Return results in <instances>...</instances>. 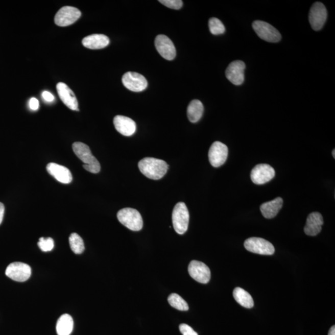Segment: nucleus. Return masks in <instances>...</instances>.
<instances>
[{
    "mask_svg": "<svg viewBox=\"0 0 335 335\" xmlns=\"http://www.w3.org/2000/svg\"><path fill=\"white\" fill-rule=\"evenodd\" d=\"M159 2L173 10H180L183 4L181 0H160Z\"/></svg>",
    "mask_w": 335,
    "mask_h": 335,
    "instance_id": "29",
    "label": "nucleus"
},
{
    "mask_svg": "<svg viewBox=\"0 0 335 335\" xmlns=\"http://www.w3.org/2000/svg\"><path fill=\"white\" fill-rule=\"evenodd\" d=\"M323 219L321 213L313 212L308 215L304 227V232L308 236H316L321 232Z\"/></svg>",
    "mask_w": 335,
    "mask_h": 335,
    "instance_id": "19",
    "label": "nucleus"
},
{
    "mask_svg": "<svg viewBox=\"0 0 335 335\" xmlns=\"http://www.w3.org/2000/svg\"><path fill=\"white\" fill-rule=\"evenodd\" d=\"M122 82L127 89L133 92L142 91L148 86L146 78L136 72H127L123 75Z\"/></svg>",
    "mask_w": 335,
    "mask_h": 335,
    "instance_id": "9",
    "label": "nucleus"
},
{
    "mask_svg": "<svg viewBox=\"0 0 335 335\" xmlns=\"http://www.w3.org/2000/svg\"><path fill=\"white\" fill-rule=\"evenodd\" d=\"M204 106L203 103L198 100H193L189 103L187 109V115L190 122L196 123L198 122L203 116Z\"/></svg>",
    "mask_w": 335,
    "mask_h": 335,
    "instance_id": "22",
    "label": "nucleus"
},
{
    "mask_svg": "<svg viewBox=\"0 0 335 335\" xmlns=\"http://www.w3.org/2000/svg\"><path fill=\"white\" fill-rule=\"evenodd\" d=\"M275 176V170L268 164H259L253 167L251 172V179L253 183L264 184L270 181Z\"/></svg>",
    "mask_w": 335,
    "mask_h": 335,
    "instance_id": "12",
    "label": "nucleus"
},
{
    "mask_svg": "<svg viewBox=\"0 0 335 335\" xmlns=\"http://www.w3.org/2000/svg\"><path fill=\"white\" fill-rule=\"evenodd\" d=\"M71 250L75 254H82L85 250L83 239L76 233H71L69 237Z\"/></svg>",
    "mask_w": 335,
    "mask_h": 335,
    "instance_id": "26",
    "label": "nucleus"
},
{
    "mask_svg": "<svg viewBox=\"0 0 335 335\" xmlns=\"http://www.w3.org/2000/svg\"><path fill=\"white\" fill-rule=\"evenodd\" d=\"M327 18V11L325 5L320 2H316L311 7L308 19L312 28L315 31L321 30Z\"/></svg>",
    "mask_w": 335,
    "mask_h": 335,
    "instance_id": "7",
    "label": "nucleus"
},
{
    "mask_svg": "<svg viewBox=\"0 0 335 335\" xmlns=\"http://www.w3.org/2000/svg\"><path fill=\"white\" fill-rule=\"evenodd\" d=\"M4 213H5L4 204L2 203H0V225H1L2 222L3 221V219H4Z\"/></svg>",
    "mask_w": 335,
    "mask_h": 335,
    "instance_id": "33",
    "label": "nucleus"
},
{
    "mask_svg": "<svg viewBox=\"0 0 335 335\" xmlns=\"http://www.w3.org/2000/svg\"><path fill=\"white\" fill-rule=\"evenodd\" d=\"M42 96L47 102H53L54 100V95L51 93L50 92L45 91L43 92Z\"/></svg>",
    "mask_w": 335,
    "mask_h": 335,
    "instance_id": "32",
    "label": "nucleus"
},
{
    "mask_svg": "<svg viewBox=\"0 0 335 335\" xmlns=\"http://www.w3.org/2000/svg\"><path fill=\"white\" fill-rule=\"evenodd\" d=\"M72 148L77 157L84 163L83 166L86 171L94 174H97L100 172V163L92 155L91 150L87 145L77 141L73 144Z\"/></svg>",
    "mask_w": 335,
    "mask_h": 335,
    "instance_id": "2",
    "label": "nucleus"
},
{
    "mask_svg": "<svg viewBox=\"0 0 335 335\" xmlns=\"http://www.w3.org/2000/svg\"><path fill=\"white\" fill-rule=\"evenodd\" d=\"M334 152H335V150H333V151L332 152V155H333L334 158H335V153Z\"/></svg>",
    "mask_w": 335,
    "mask_h": 335,
    "instance_id": "35",
    "label": "nucleus"
},
{
    "mask_svg": "<svg viewBox=\"0 0 335 335\" xmlns=\"http://www.w3.org/2000/svg\"><path fill=\"white\" fill-rule=\"evenodd\" d=\"M156 49L160 56L167 60L175 59L177 52L171 39L166 36L158 35L155 40Z\"/></svg>",
    "mask_w": 335,
    "mask_h": 335,
    "instance_id": "14",
    "label": "nucleus"
},
{
    "mask_svg": "<svg viewBox=\"0 0 335 335\" xmlns=\"http://www.w3.org/2000/svg\"><path fill=\"white\" fill-rule=\"evenodd\" d=\"M229 150L224 143L216 141L212 143L209 149V160L211 165L215 167H220L226 161Z\"/></svg>",
    "mask_w": 335,
    "mask_h": 335,
    "instance_id": "11",
    "label": "nucleus"
},
{
    "mask_svg": "<svg viewBox=\"0 0 335 335\" xmlns=\"http://www.w3.org/2000/svg\"><path fill=\"white\" fill-rule=\"evenodd\" d=\"M117 217L121 223L130 230L140 231L142 229V218L136 209L124 208L117 212Z\"/></svg>",
    "mask_w": 335,
    "mask_h": 335,
    "instance_id": "4",
    "label": "nucleus"
},
{
    "mask_svg": "<svg viewBox=\"0 0 335 335\" xmlns=\"http://www.w3.org/2000/svg\"><path fill=\"white\" fill-rule=\"evenodd\" d=\"M244 246L248 251L262 255H272L275 251L272 244L262 238H248L245 241Z\"/></svg>",
    "mask_w": 335,
    "mask_h": 335,
    "instance_id": "6",
    "label": "nucleus"
},
{
    "mask_svg": "<svg viewBox=\"0 0 335 335\" xmlns=\"http://www.w3.org/2000/svg\"><path fill=\"white\" fill-rule=\"evenodd\" d=\"M58 94L66 107L74 111H79V103L73 91L65 83L60 82L57 85Z\"/></svg>",
    "mask_w": 335,
    "mask_h": 335,
    "instance_id": "16",
    "label": "nucleus"
},
{
    "mask_svg": "<svg viewBox=\"0 0 335 335\" xmlns=\"http://www.w3.org/2000/svg\"><path fill=\"white\" fill-rule=\"evenodd\" d=\"M282 205L283 199L280 197L262 204L260 207L262 216L267 219L274 218L281 210Z\"/></svg>",
    "mask_w": 335,
    "mask_h": 335,
    "instance_id": "21",
    "label": "nucleus"
},
{
    "mask_svg": "<svg viewBox=\"0 0 335 335\" xmlns=\"http://www.w3.org/2000/svg\"><path fill=\"white\" fill-rule=\"evenodd\" d=\"M209 28L210 33L213 35H220L224 34L225 28L221 20L216 18H212L209 21Z\"/></svg>",
    "mask_w": 335,
    "mask_h": 335,
    "instance_id": "27",
    "label": "nucleus"
},
{
    "mask_svg": "<svg viewBox=\"0 0 335 335\" xmlns=\"http://www.w3.org/2000/svg\"><path fill=\"white\" fill-rule=\"evenodd\" d=\"M188 272L193 279L202 284H207L210 281V269L203 262L196 260L190 261L188 267Z\"/></svg>",
    "mask_w": 335,
    "mask_h": 335,
    "instance_id": "13",
    "label": "nucleus"
},
{
    "mask_svg": "<svg viewBox=\"0 0 335 335\" xmlns=\"http://www.w3.org/2000/svg\"><path fill=\"white\" fill-rule=\"evenodd\" d=\"M39 101L35 98H32L30 101V107L32 110H37L39 109Z\"/></svg>",
    "mask_w": 335,
    "mask_h": 335,
    "instance_id": "31",
    "label": "nucleus"
},
{
    "mask_svg": "<svg viewBox=\"0 0 335 335\" xmlns=\"http://www.w3.org/2000/svg\"><path fill=\"white\" fill-rule=\"evenodd\" d=\"M47 170L49 174L53 176L60 183L69 184L73 179L70 170L60 164L54 163H49Z\"/></svg>",
    "mask_w": 335,
    "mask_h": 335,
    "instance_id": "18",
    "label": "nucleus"
},
{
    "mask_svg": "<svg viewBox=\"0 0 335 335\" xmlns=\"http://www.w3.org/2000/svg\"><path fill=\"white\" fill-rule=\"evenodd\" d=\"M246 67L245 63L241 60H236L228 66L225 75L230 82L233 85L239 86L245 80V69Z\"/></svg>",
    "mask_w": 335,
    "mask_h": 335,
    "instance_id": "15",
    "label": "nucleus"
},
{
    "mask_svg": "<svg viewBox=\"0 0 335 335\" xmlns=\"http://www.w3.org/2000/svg\"><path fill=\"white\" fill-rule=\"evenodd\" d=\"M6 275L8 278L18 282H25L30 278L31 268L27 264L21 262H14L7 268Z\"/></svg>",
    "mask_w": 335,
    "mask_h": 335,
    "instance_id": "8",
    "label": "nucleus"
},
{
    "mask_svg": "<svg viewBox=\"0 0 335 335\" xmlns=\"http://www.w3.org/2000/svg\"><path fill=\"white\" fill-rule=\"evenodd\" d=\"M138 166L144 176L154 180L162 178L169 169V165L165 161L151 157L143 158L139 161Z\"/></svg>",
    "mask_w": 335,
    "mask_h": 335,
    "instance_id": "1",
    "label": "nucleus"
},
{
    "mask_svg": "<svg viewBox=\"0 0 335 335\" xmlns=\"http://www.w3.org/2000/svg\"><path fill=\"white\" fill-rule=\"evenodd\" d=\"M115 129L124 136L129 137L136 131V124L131 118L124 115H116L114 118Z\"/></svg>",
    "mask_w": 335,
    "mask_h": 335,
    "instance_id": "17",
    "label": "nucleus"
},
{
    "mask_svg": "<svg viewBox=\"0 0 335 335\" xmlns=\"http://www.w3.org/2000/svg\"><path fill=\"white\" fill-rule=\"evenodd\" d=\"M180 330L183 335H198L190 326L184 323L180 325Z\"/></svg>",
    "mask_w": 335,
    "mask_h": 335,
    "instance_id": "30",
    "label": "nucleus"
},
{
    "mask_svg": "<svg viewBox=\"0 0 335 335\" xmlns=\"http://www.w3.org/2000/svg\"><path fill=\"white\" fill-rule=\"evenodd\" d=\"M82 44L86 48L95 50L107 47L109 44V39L104 34H92L85 37L82 40Z\"/></svg>",
    "mask_w": 335,
    "mask_h": 335,
    "instance_id": "20",
    "label": "nucleus"
},
{
    "mask_svg": "<svg viewBox=\"0 0 335 335\" xmlns=\"http://www.w3.org/2000/svg\"><path fill=\"white\" fill-rule=\"evenodd\" d=\"M252 27L257 35L268 42H278L281 39V34L269 23L262 21H255Z\"/></svg>",
    "mask_w": 335,
    "mask_h": 335,
    "instance_id": "5",
    "label": "nucleus"
},
{
    "mask_svg": "<svg viewBox=\"0 0 335 335\" xmlns=\"http://www.w3.org/2000/svg\"><path fill=\"white\" fill-rule=\"evenodd\" d=\"M74 329V320L68 314H63L58 320L56 330L58 335H70Z\"/></svg>",
    "mask_w": 335,
    "mask_h": 335,
    "instance_id": "23",
    "label": "nucleus"
},
{
    "mask_svg": "<svg viewBox=\"0 0 335 335\" xmlns=\"http://www.w3.org/2000/svg\"><path fill=\"white\" fill-rule=\"evenodd\" d=\"M81 12L77 8L64 7L61 8L55 16V23L60 27H68L80 18Z\"/></svg>",
    "mask_w": 335,
    "mask_h": 335,
    "instance_id": "10",
    "label": "nucleus"
},
{
    "mask_svg": "<svg viewBox=\"0 0 335 335\" xmlns=\"http://www.w3.org/2000/svg\"><path fill=\"white\" fill-rule=\"evenodd\" d=\"M189 213L186 204L180 202L176 204L172 213L173 228L180 235L186 233L188 229Z\"/></svg>",
    "mask_w": 335,
    "mask_h": 335,
    "instance_id": "3",
    "label": "nucleus"
},
{
    "mask_svg": "<svg viewBox=\"0 0 335 335\" xmlns=\"http://www.w3.org/2000/svg\"><path fill=\"white\" fill-rule=\"evenodd\" d=\"M233 296L236 301L242 307L251 308L254 306L252 297L244 289L236 288L233 292Z\"/></svg>",
    "mask_w": 335,
    "mask_h": 335,
    "instance_id": "24",
    "label": "nucleus"
},
{
    "mask_svg": "<svg viewBox=\"0 0 335 335\" xmlns=\"http://www.w3.org/2000/svg\"><path fill=\"white\" fill-rule=\"evenodd\" d=\"M167 301L172 307L178 310L187 311L189 310L187 303L177 294L173 293L170 295L167 298Z\"/></svg>",
    "mask_w": 335,
    "mask_h": 335,
    "instance_id": "25",
    "label": "nucleus"
},
{
    "mask_svg": "<svg viewBox=\"0 0 335 335\" xmlns=\"http://www.w3.org/2000/svg\"><path fill=\"white\" fill-rule=\"evenodd\" d=\"M328 335H335V326L333 325L331 326L330 330H329Z\"/></svg>",
    "mask_w": 335,
    "mask_h": 335,
    "instance_id": "34",
    "label": "nucleus"
},
{
    "mask_svg": "<svg viewBox=\"0 0 335 335\" xmlns=\"http://www.w3.org/2000/svg\"><path fill=\"white\" fill-rule=\"evenodd\" d=\"M40 249L44 252L51 251L53 250L54 247V240L51 238H40L38 244Z\"/></svg>",
    "mask_w": 335,
    "mask_h": 335,
    "instance_id": "28",
    "label": "nucleus"
}]
</instances>
